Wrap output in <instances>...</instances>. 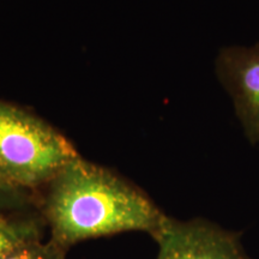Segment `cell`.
Here are the masks:
<instances>
[{
    "instance_id": "obj_1",
    "label": "cell",
    "mask_w": 259,
    "mask_h": 259,
    "mask_svg": "<svg viewBox=\"0 0 259 259\" xmlns=\"http://www.w3.org/2000/svg\"><path fill=\"white\" fill-rule=\"evenodd\" d=\"M52 242H79L128 232L154 238L168 215L143 190L109 168L73 158L36 193Z\"/></svg>"
},
{
    "instance_id": "obj_2",
    "label": "cell",
    "mask_w": 259,
    "mask_h": 259,
    "mask_svg": "<svg viewBox=\"0 0 259 259\" xmlns=\"http://www.w3.org/2000/svg\"><path fill=\"white\" fill-rule=\"evenodd\" d=\"M79 154L38 116L0 100V178L36 194Z\"/></svg>"
},
{
    "instance_id": "obj_3",
    "label": "cell",
    "mask_w": 259,
    "mask_h": 259,
    "mask_svg": "<svg viewBox=\"0 0 259 259\" xmlns=\"http://www.w3.org/2000/svg\"><path fill=\"white\" fill-rule=\"evenodd\" d=\"M240 236L202 218L180 221L168 216L153 239L158 246L156 259H252Z\"/></svg>"
},
{
    "instance_id": "obj_4",
    "label": "cell",
    "mask_w": 259,
    "mask_h": 259,
    "mask_svg": "<svg viewBox=\"0 0 259 259\" xmlns=\"http://www.w3.org/2000/svg\"><path fill=\"white\" fill-rule=\"evenodd\" d=\"M216 71L233 97L235 111L251 144L259 143V44L220 52Z\"/></svg>"
},
{
    "instance_id": "obj_5",
    "label": "cell",
    "mask_w": 259,
    "mask_h": 259,
    "mask_svg": "<svg viewBox=\"0 0 259 259\" xmlns=\"http://www.w3.org/2000/svg\"><path fill=\"white\" fill-rule=\"evenodd\" d=\"M46 232V223L38 206L0 213V259L21 245L45 239Z\"/></svg>"
},
{
    "instance_id": "obj_6",
    "label": "cell",
    "mask_w": 259,
    "mask_h": 259,
    "mask_svg": "<svg viewBox=\"0 0 259 259\" xmlns=\"http://www.w3.org/2000/svg\"><path fill=\"white\" fill-rule=\"evenodd\" d=\"M37 205L36 194L21 190L0 178V213L22 211Z\"/></svg>"
},
{
    "instance_id": "obj_7",
    "label": "cell",
    "mask_w": 259,
    "mask_h": 259,
    "mask_svg": "<svg viewBox=\"0 0 259 259\" xmlns=\"http://www.w3.org/2000/svg\"><path fill=\"white\" fill-rule=\"evenodd\" d=\"M67 252L48 238L21 245L3 259H66Z\"/></svg>"
}]
</instances>
